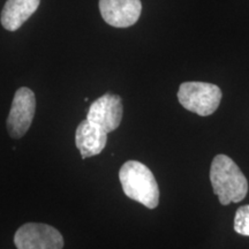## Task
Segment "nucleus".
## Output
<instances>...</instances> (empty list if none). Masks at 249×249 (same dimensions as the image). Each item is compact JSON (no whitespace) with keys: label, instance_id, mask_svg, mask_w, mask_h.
<instances>
[{"label":"nucleus","instance_id":"nucleus-7","mask_svg":"<svg viewBox=\"0 0 249 249\" xmlns=\"http://www.w3.org/2000/svg\"><path fill=\"white\" fill-rule=\"evenodd\" d=\"M102 18L114 28H128L138 22L142 13L141 0H99Z\"/></svg>","mask_w":249,"mask_h":249},{"label":"nucleus","instance_id":"nucleus-3","mask_svg":"<svg viewBox=\"0 0 249 249\" xmlns=\"http://www.w3.org/2000/svg\"><path fill=\"white\" fill-rule=\"evenodd\" d=\"M222 90L205 82H183L178 90V99L186 110L208 117L214 113L222 101Z\"/></svg>","mask_w":249,"mask_h":249},{"label":"nucleus","instance_id":"nucleus-9","mask_svg":"<svg viewBox=\"0 0 249 249\" xmlns=\"http://www.w3.org/2000/svg\"><path fill=\"white\" fill-rule=\"evenodd\" d=\"M40 0H7L2 8V27L8 31H15L26 22L38 8Z\"/></svg>","mask_w":249,"mask_h":249},{"label":"nucleus","instance_id":"nucleus-5","mask_svg":"<svg viewBox=\"0 0 249 249\" xmlns=\"http://www.w3.org/2000/svg\"><path fill=\"white\" fill-rule=\"evenodd\" d=\"M36 112V97L33 90L22 87L15 92L7 118V130L13 139L22 138L30 128Z\"/></svg>","mask_w":249,"mask_h":249},{"label":"nucleus","instance_id":"nucleus-4","mask_svg":"<svg viewBox=\"0 0 249 249\" xmlns=\"http://www.w3.org/2000/svg\"><path fill=\"white\" fill-rule=\"evenodd\" d=\"M18 249H62L64 238L54 227L42 223H27L14 235Z\"/></svg>","mask_w":249,"mask_h":249},{"label":"nucleus","instance_id":"nucleus-10","mask_svg":"<svg viewBox=\"0 0 249 249\" xmlns=\"http://www.w3.org/2000/svg\"><path fill=\"white\" fill-rule=\"evenodd\" d=\"M233 227L238 234L249 236V204L242 205L236 210Z\"/></svg>","mask_w":249,"mask_h":249},{"label":"nucleus","instance_id":"nucleus-6","mask_svg":"<svg viewBox=\"0 0 249 249\" xmlns=\"http://www.w3.org/2000/svg\"><path fill=\"white\" fill-rule=\"evenodd\" d=\"M123 116V99L116 93L107 92L90 105L87 120L108 134L120 126Z\"/></svg>","mask_w":249,"mask_h":249},{"label":"nucleus","instance_id":"nucleus-2","mask_svg":"<svg viewBox=\"0 0 249 249\" xmlns=\"http://www.w3.org/2000/svg\"><path fill=\"white\" fill-rule=\"evenodd\" d=\"M120 183L127 197L155 209L160 203V187L154 173L138 160L126 161L119 171Z\"/></svg>","mask_w":249,"mask_h":249},{"label":"nucleus","instance_id":"nucleus-8","mask_svg":"<svg viewBox=\"0 0 249 249\" xmlns=\"http://www.w3.org/2000/svg\"><path fill=\"white\" fill-rule=\"evenodd\" d=\"M107 133L87 119L77 126L75 144L83 160L101 154L107 147Z\"/></svg>","mask_w":249,"mask_h":249},{"label":"nucleus","instance_id":"nucleus-1","mask_svg":"<svg viewBox=\"0 0 249 249\" xmlns=\"http://www.w3.org/2000/svg\"><path fill=\"white\" fill-rule=\"evenodd\" d=\"M210 181L222 205L238 203L248 193V181L235 161L226 155H217L211 163Z\"/></svg>","mask_w":249,"mask_h":249}]
</instances>
